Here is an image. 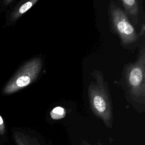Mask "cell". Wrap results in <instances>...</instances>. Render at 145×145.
<instances>
[{"label":"cell","instance_id":"4","mask_svg":"<svg viewBox=\"0 0 145 145\" xmlns=\"http://www.w3.org/2000/svg\"><path fill=\"white\" fill-rule=\"evenodd\" d=\"M42 66L41 57H34L27 61L5 86L2 93L9 95L31 85L39 76Z\"/></svg>","mask_w":145,"mask_h":145},{"label":"cell","instance_id":"5","mask_svg":"<svg viewBox=\"0 0 145 145\" xmlns=\"http://www.w3.org/2000/svg\"><path fill=\"white\" fill-rule=\"evenodd\" d=\"M120 2L123 7V11L129 20L131 21L132 25L139 23L140 11L142 10V1L138 0H120Z\"/></svg>","mask_w":145,"mask_h":145},{"label":"cell","instance_id":"2","mask_svg":"<svg viewBox=\"0 0 145 145\" xmlns=\"http://www.w3.org/2000/svg\"><path fill=\"white\" fill-rule=\"evenodd\" d=\"M91 76L92 79L88 87L90 109L110 129L113 123V106L108 84L100 70H93Z\"/></svg>","mask_w":145,"mask_h":145},{"label":"cell","instance_id":"9","mask_svg":"<svg viewBox=\"0 0 145 145\" xmlns=\"http://www.w3.org/2000/svg\"><path fill=\"white\" fill-rule=\"evenodd\" d=\"M6 132V127L3 118L0 115V135H3Z\"/></svg>","mask_w":145,"mask_h":145},{"label":"cell","instance_id":"1","mask_svg":"<svg viewBox=\"0 0 145 145\" xmlns=\"http://www.w3.org/2000/svg\"><path fill=\"white\" fill-rule=\"evenodd\" d=\"M122 84L129 103L139 112L145 107V45L139 46L137 59L126 64L122 72Z\"/></svg>","mask_w":145,"mask_h":145},{"label":"cell","instance_id":"3","mask_svg":"<svg viewBox=\"0 0 145 145\" xmlns=\"http://www.w3.org/2000/svg\"><path fill=\"white\" fill-rule=\"evenodd\" d=\"M108 15L112 32L119 37L122 46L131 49L137 45L139 37L123 10L116 1L110 2Z\"/></svg>","mask_w":145,"mask_h":145},{"label":"cell","instance_id":"8","mask_svg":"<svg viewBox=\"0 0 145 145\" xmlns=\"http://www.w3.org/2000/svg\"><path fill=\"white\" fill-rule=\"evenodd\" d=\"M50 115L51 118L54 120H60L65 117L66 110L61 106H56L52 110Z\"/></svg>","mask_w":145,"mask_h":145},{"label":"cell","instance_id":"6","mask_svg":"<svg viewBox=\"0 0 145 145\" xmlns=\"http://www.w3.org/2000/svg\"><path fill=\"white\" fill-rule=\"evenodd\" d=\"M37 2L38 0H30L23 2L21 4L17 5L11 13L10 17V21L12 23L15 22L24 14L32 8Z\"/></svg>","mask_w":145,"mask_h":145},{"label":"cell","instance_id":"11","mask_svg":"<svg viewBox=\"0 0 145 145\" xmlns=\"http://www.w3.org/2000/svg\"><path fill=\"white\" fill-rule=\"evenodd\" d=\"M82 145H91V144H89L87 142L83 140V141H82ZM98 145H100V144H98Z\"/></svg>","mask_w":145,"mask_h":145},{"label":"cell","instance_id":"10","mask_svg":"<svg viewBox=\"0 0 145 145\" xmlns=\"http://www.w3.org/2000/svg\"><path fill=\"white\" fill-rule=\"evenodd\" d=\"M14 1V0H5V1H3V3H4V4H5V5H9L10 3L13 2Z\"/></svg>","mask_w":145,"mask_h":145},{"label":"cell","instance_id":"7","mask_svg":"<svg viewBox=\"0 0 145 145\" xmlns=\"http://www.w3.org/2000/svg\"><path fill=\"white\" fill-rule=\"evenodd\" d=\"M14 138L16 145H36L33 139L19 131L14 133Z\"/></svg>","mask_w":145,"mask_h":145}]
</instances>
